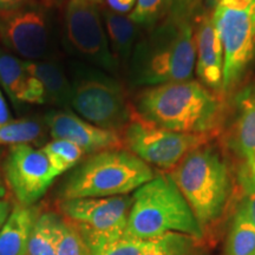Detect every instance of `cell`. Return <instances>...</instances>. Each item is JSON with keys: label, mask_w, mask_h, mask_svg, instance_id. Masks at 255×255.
I'll return each mask as SVG.
<instances>
[{"label": "cell", "mask_w": 255, "mask_h": 255, "mask_svg": "<svg viewBox=\"0 0 255 255\" xmlns=\"http://www.w3.org/2000/svg\"><path fill=\"white\" fill-rule=\"evenodd\" d=\"M60 214L41 212L32 229L26 255H56L57 223Z\"/></svg>", "instance_id": "cell-21"}, {"label": "cell", "mask_w": 255, "mask_h": 255, "mask_svg": "<svg viewBox=\"0 0 255 255\" xmlns=\"http://www.w3.org/2000/svg\"><path fill=\"white\" fill-rule=\"evenodd\" d=\"M196 46L194 24L165 17L137 40L128 63L132 87H155L193 79Z\"/></svg>", "instance_id": "cell-2"}, {"label": "cell", "mask_w": 255, "mask_h": 255, "mask_svg": "<svg viewBox=\"0 0 255 255\" xmlns=\"http://www.w3.org/2000/svg\"><path fill=\"white\" fill-rule=\"evenodd\" d=\"M253 255H255V253H254V254H253Z\"/></svg>", "instance_id": "cell-41"}, {"label": "cell", "mask_w": 255, "mask_h": 255, "mask_svg": "<svg viewBox=\"0 0 255 255\" xmlns=\"http://www.w3.org/2000/svg\"><path fill=\"white\" fill-rule=\"evenodd\" d=\"M212 19L223 47L221 95L227 100L240 87L255 58V4L246 9L218 5Z\"/></svg>", "instance_id": "cell-8"}, {"label": "cell", "mask_w": 255, "mask_h": 255, "mask_svg": "<svg viewBox=\"0 0 255 255\" xmlns=\"http://www.w3.org/2000/svg\"><path fill=\"white\" fill-rule=\"evenodd\" d=\"M11 120V114H9L7 104H6L4 95L0 91V124L9 122Z\"/></svg>", "instance_id": "cell-35"}, {"label": "cell", "mask_w": 255, "mask_h": 255, "mask_svg": "<svg viewBox=\"0 0 255 255\" xmlns=\"http://www.w3.org/2000/svg\"><path fill=\"white\" fill-rule=\"evenodd\" d=\"M136 115L175 132L218 136L226 121V101L199 81L143 88L133 101Z\"/></svg>", "instance_id": "cell-1"}, {"label": "cell", "mask_w": 255, "mask_h": 255, "mask_svg": "<svg viewBox=\"0 0 255 255\" xmlns=\"http://www.w3.org/2000/svg\"><path fill=\"white\" fill-rule=\"evenodd\" d=\"M254 253L255 227L237 210L229 228L226 255H253Z\"/></svg>", "instance_id": "cell-23"}, {"label": "cell", "mask_w": 255, "mask_h": 255, "mask_svg": "<svg viewBox=\"0 0 255 255\" xmlns=\"http://www.w3.org/2000/svg\"><path fill=\"white\" fill-rule=\"evenodd\" d=\"M237 210L255 227V194L244 196V199L239 203Z\"/></svg>", "instance_id": "cell-31"}, {"label": "cell", "mask_w": 255, "mask_h": 255, "mask_svg": "<svg viewBox=\"0 0 255 255\" xmlns=\"http://www.w3.org/2000/svg\"><path fill=\"white\" fill-rule=\"evenodd\" d=\"M34 1L37 0H0V13L14 11Z\"/></svg>", "instance_id": "cell-33"}, {"label": "cell", "mask_w": 255, "mask_h": 255, "mask_svg": "<svg viewBox=\"0 0 255 255\" xmlns=\"http://www.w3.org/2000/svg\"><path fill=\"white\" fill-rule=\"evenodd\" d=\"M64 37L73 55L117 75L120 63L111 52L100 5L91 0H69L64 13Z\"/></svg>", "instance_id": "cell-9"}, {"label": "cell", "mask_w": 255, "mask_h": 255, "mask_svg": "<svg viewBox=\"0 0 255 255\" xmlns=\"http://www.w3.org/2000/svg\"><path fill=\"white\" fill-rule=\"evenodd\" d=\"M235 180L242 195L255 194V158L251 162H241Z\"/></svg>", "instance_id": "cell-29"}, {"label": "cell", "mask_w": 255, "mask_h": 255, "mask_svg": "<svg viewBox=\"0 0 255 255\" xmlns=\"http://www.w3.org/2000/svg\"><path fill=\"white\" fill-rule=\"evenodd\" d=\"M56 255H95L79 229L63 215L57 223Z\"/></svg>", "instance_id": "cell-24"}, {"label": "cell", "mask_w": 255, "mask_h": 255, "mask_svg": "<svg viewBox=\"0 0 255 255\" xmlns=\"http://www.w3.org/2000/svg\"><path fill=\"white\" fill-rule=\"evenodd\" d=\"M203 5L205 0H168L165 17L194 24L205 9Z\"/></svg>", "instance_id": "cell-27"}, {"label": "cell", "mask_w": 255, "mask_h": 255, "mask_svg": "<svg viewBox=\"0 0 255 255\" xmlns=\"http://www.w3.org/2000/svg\"><path fill=\"white\" fill-rule=\"evenodd\" d=\"M30 75V73H28ZM47 102L46 92L39 79L33 76H28L26 87L20 97V103L28 104H44Z\"/></svg>", "instance_id": "cell-30"}, {"label": "cell", "mask_w": 255, "mask_h": 255, "mask_svg": "<svg viewBox=\"0 0 255 255\" xmlns=\"http://www.w3.org/2000/svg\"><path fill=\"white\" fill-rule=\"evenodd\" d=\"M43 132V127L33 120L9 121L0 124V145H15L34 142Z\"/></svg>", "instance_id": "cell-25"}, {"label": "cell", "mask_w": 255, "mask_h": 255, "mask_svg": "<svg viewBox=\"0 0 255 255\" xmlns=\"http://www.w3.org/2000/svg\"><path fill=\"white\" fill-rule=\"evenodd\" d=\"M12 210L11 203L6 199H0V229H1L2 225H4L6 219L9 215Z\"/></svg>", "instance_id": "cell-36"}, {"label": "cell", "mask_w": 255, "mask_h": 255, "mask_svg": "<svg viewBox=\"0 0 255 255\" xmlns=\"http://www.w3.org/2000/svg\"><path fill=\"white\" fill-rule=\"evenodd\" d=\"M41 207L15 203L0 229V255H26L34 223L39 218Z\"/></svg>", "instance_id": "cell-16"}, {"label": "cell", "mask_w": 255, "mask_h": 255, "mask_svg": "<svg viewBox=\"0 0 255 255\" xmlns=\"http://www.w3.org/2000/svg\"><path fill=\"white\" fill-rule=\"evenodd\" d=\"M44 122L53 139L71 142L85 155L124 146L122 132L95 126L69 110L50 111L44 117Z\"/></svg>", "instance_id": "cell-13"}, {"label": "cell", "mask_w": 255, "mask_h": 255, "mask_svg": "<svg viewBox=\"0 0 255 255\" xmlns=\"http://www.w3.org/2000/svg\"><path fill=\"white\" fill-rule=\"evenodd\" d=\"M206 234L226 214L235 181L227 158L216 144L207 142L190 151L169 171Z\"/></svg>", "instance_id": "cell-3"}, {"label": "cell", "mask_w": 255, "mask_h": 255, "mask_svg": "<svg viewBox=\"0 0 255 255\" xmlns=\"http://www.w3.org/2000/svg\"><path fill=\"white\" fill-rule=\"evenodd\" d=\"M255 4V0H220L218 5L235 9H246Z\"/></svg>", "instance_id": "cell-34"}, {"label": "cell", "mask_w": 255, "mask_h": 255, "mask_svg": "<svg viewBox=\"0 0 255 255\" xmlns=\"http://www.w3.org/2000/svg\"><path fill=\"white\" fill-rule=\"evenodd\" d=\"M2 176L17 203L24 206L36 205L56 178L45 154L28 143L9 146Z\"/></svg>", "instance_id": "cell-12"}, {"label": "cell", "mask_w": 255, "mask_h": 255, "mask_svg": "<svg viewBox=\"0 0 255 255\" xmlns=\"http://www.w3.org/2000/svg\"><path fill=\"white\" fill-rule=\"evenodd\" d=\"M141 255H205L202 240L180 233H168L146 240Z\"/></svg>", "instance_id": "cell-19"}, {"label": "cell", "mask_w": 255, "mask_h": 255, "mask_svg": "<svg viewBox=\"0 0 255 255\" xmlns=\"http://www.w3.org/2000/svg\"><path fill=\"white\" fill-rule=\"evenodd\" d=\"M52 21L46 5L31 2L0 13V40L6 49L25 60H40L52 47Z\"/></svg>", "instance_id": "cell-11"}, {"label": "cell", "mask_w": 255, "mask_h": 255, "mask_svg": "<svg viewBox=\"0 0 255 255\" xmlns=\"http://www.w3.org/2000/svg\"><path fill=\"white\" fill-rule=\"evenodd\" d=\"M72 72L75 114L103 129L122 132L135 114L122 83L111 73L85 64L73 65Z\"/></svg>", "instance_id": "cell-6"}, {"label": "cell", "mask_w": 255, "mask_h": 255, "mask_svg": "<svg viewBox=\"0 0 255 255\" xmlns=\"http://www.w3.org/2000/svg\"><path fill=\"white\" fill-rule=\"evenodd\" d=\"M40 150L49 159L51 171L55 177L75 168L82 161L83 155H85L79 146L65 139H52Z\"/></svg>", "instance_id": "cell-22"}, {"label": "cell", "mask_w": 255, "mask_h": 255, "mask_svg": "<svg viewBox=\"0 0 255 255\" xmlns=\"http://www.w3.org/2000/svg\"><path fill=\"white\" fill-rule=\"evenodd\" d=\"M167 1L168 0H136L135 7L129 17L138 27L151 30L167 15Z\"/></svg>", "instance_id": "cell-26"}, {"label": "cell", "mask_w": 255, "mask_h": 255, "mask_svg": "<svg viewBox=\"0 0 255 255\" xmlns=\"http://www.w3.org/2000/svg\"><path fill=\"white\" fill-rule=\"evenodd\" d=\"M152 168L127 149L89 155L59 187L60 200L129 195L155 177Z\"/></svg>", "instance_id": "cell-5"}, {"label": "cell", "mask_w": 255, "mask_h": 255, "mask_svg": "<svg viewBox=\"0 0 255 255\" xmlns=\"http://www.w3.org/2000/svg\"><path fill=\"white\" fill-rule=\"evenodd\" d=\"M111 52L117 62L128 65L138 36V26L128 15L116 13L109 8L101 9Z\"/></svg>", "instance_id": "cell-18"}, {"label": "cell", "mask_w": 255, "mask_h": 255, "mask_svg": "<svg viewBox=\"0 0 255 255\" xmlns=\"http://www.w3.org/2000/svg\"><path fill=\"white\" fill-rule=\"evenodd\" d=\"M220 2V0H205V8L208 9V11H213L218 4Z\"/></svg>", "instance_id": "cell-38"}, {"label": "cell", "mask_w": 255, "mask_h": 255, "mask_svg": "<svg viewBox=\"0 0 255 255\" xmlns=\"http://www.w3.org/2000/svg\"><path fill=\"white\" fill-rule=\"evenodd\" d=\"M180 233L203 240L205 232L169 173L156 174L133 191L127 235L149 240Z\"/></svg>", "instance_id": "cell-4"}, {"label": "cell", "mask_w": 255, "mask_h": 255, "mask_svg": "<svg viewBox=\"0 0 255 255\" xmlns=\"http://www.w3.org/2000/svg\"><path fill=\"white\" fill-rule=\"evenodd\" d=\"M195 27V73L201 84L222 97L223 47L213 23L212 13L203 9L194 23ZM226 101V100H225Z\"/></svg>", "instance_id": "cell-14"}, {"label": "cell", "mask_w": 255, "mask_h": 255, "mask_svg": "<svg viewBox=\"0 0 255 255\" xmlns=\"http://www.w3.org/2000/svg\"><path fill=\"white\" fill-rule=\"evenodd\" d=\"M233 113L225 130V144L241 162L255 158V85L241 89L233 100Z\"/></svg>", "instance_id": "cell-15"}, {"label": "cell", "mask_w": 255, "mask_h": 255, "mask_svg": "<svg viewBox=\"0 0 255 255\" xmlns=\"http://www.w3.org/2000/svg\"><path fill=\"white\" fill-rule=\"evenodd\" d=\"M91 1H94L95 4H97V5H102V2H103V0H91Z\"/></svg>", "instance_id": "cell-40"}, {"label": "cell", "mask_w": 255, "mask_h": 255, "mask_svg": "<svg viewBox=\"0 0 255 255\" xmlns=\"http://www.w3.org/2000/svg\"><path fill=\"white\" fill-rule=\"evenodd\" d=\"M132 196L84 197L60 200V215L79 229L96 255L105 245L127 232Z\"/></svg>", "instance_id": "cell-7"}, {"label": "cell", "mask_w": 255, "mask_h": 255, "mask_svg": "<svg viewBox=\"0 0 255 255\" xmlns=\"http://www.w3.org/2000/svg\"><path fill=\"white\" fill-rule=\"evenodd\" d=\"M105 2L111 11L124 14L132 11V8L135 7L136 0H105Z\"/></svg>", "instance_id": "cell-32"}, {"label": "cell", "mask_w": 255, "mask_h": 255, "mask_svg": "<svg viewBox=\"0 0 255 255\" xmlns=\"http://www.w3.org/2000/svg\"><path fill=\"white\" fill-rule=\"evenodd\" d=\"M69 1V0H45V5L47 4V6H52V5H59L63 4V2Z\"/></svg>", "instance_id": "cell-39"}, {"label": "cell", "mask_w": 255, "mask_h": 255, "mask_svg": "<svg viewBox=\"0 0 255 255\" xmlns=\"http://www.w3.org/2000/svg\"><path fill=\"white\" fill-rule=\"evenodd\" d=\"M26 71L31 76L39 79L45 89L47 101L69 110L71 108L72 88L71 81L68 78L60 64L52 60H24Z\"/></svg>", "instance_id": "cell-17"}, {"label": "cell", "mask_w": 255, "mask_h": 255, "mask_svg": "<svg viewBox=\"0 0 255 255\" xmlns=\"http://www.w3.org/2000/svg\"><path fill=\"white\" fill-rule=\"evenodd\" d=\"M127 150L146 164L169 170L174 169L197 146L210 142L213 137L175 132L146 122L133 114L122 131Z\"/></svg>", "instance_id": "cell-10"}, {"label": "cell", "mask_w": 255, "mask_h": 255, "mask_svg": "<svg viewBox=\"0 0 255 255\" xmlns=\"http://www.w3.org/2000/svg\"><path fill=\"white\" fill-rule=\"evenodd\" d=\"M28 76L24 60L0 49V85L15 107L20 104V97L26 87Z\"/></svg>", "instance_id": "cell-20"}, {"label": "cell", "mask_w": 255, "mask_h": 255, "mask_svg": "<svg viewBox=\"0 0 255 255\" xmlns=\"http://www.w3.org/2000/svg\"><path fill=\"white\" fill-rule=\"evenodd\" d=\"M6 196V184L2 176V170L0 169V199H5Z\"/></svg>", "instance_id": "cell-37"}, {"label": "cell", "mask_w": 255, "mask_h": 255, "mask_svg": "<svg viewBox=\"0 0 255 255\" xmlns=\"http://www.w3.org/2000/svg\"><path fill=\"white\" fill-rule=\"evenodd\" d=\"M146 246V240L124 234L110 244L105 245L96 255H141Z\"/></svg>", "instance_id": "cell-28"}]
</instances>
